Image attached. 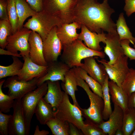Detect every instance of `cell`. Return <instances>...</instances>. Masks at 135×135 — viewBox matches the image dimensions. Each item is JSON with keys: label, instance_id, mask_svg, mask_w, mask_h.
<instances>
[{"label": "cell", "instance_id": "cell-47", "mask_svg": "<svg viewBox=\"0 0 135 135\" xmlns=\"http://www.w3.org/2000/svg\"><path fill=\"white\" fill-rule=\"evenodd\" d=\"M131 135H135V129L131 134Z\"/></svg>", "mask_w": 135, "mask_h": 135}, {"label": "cell", "instance_id": "cell-10", "mask_svg": "<svg viewBox=\"0 0 135 135\" xmlns=\"http://www.w3.org/2000/svg\"><path fill=\"white\" fill-rule=\"evenodd\" d=\"M128 58L124 56L120 58L114 64H109L106 60L102 58L98 62L105 66L109 78L121 87L122 83L129 70Z\"/></svg>", "mask_w": 135, "mask_h": 135}, {"label": "cell", "instance_id": "cell-18", "mask_svg": "<svg viewBox=\"0 0 135 135\" xmlns=\"http://www.w3.org/2000/svg\"><path fill=\"white\" fill-rule=\"evenodd\" d=\"M81 31L79 34L78 39L83 41L84 44L89 48L98 51H101L102 48L100 43L104 44L106 39V34L103 32L98 34L90 30L85 26L82 25Z\"/></svg>", "mask_w": 135, "mask_h": 135}, {"label": "cell", "instance_id": "cell-48", "mask_svg": "<svg viewBox=\"0 0 135 135\" xmlns=\"http://www.w3.org/2000/svg\"><path fill=\"white\" fill-rule=\"evenodd\" d=\"M134 48H135V44L134 45Z\"/></svg>", "mask_w": 135, "mask_h": 135}, {"label": "cell", "instance_id": "cell-8", "mask_svg": "<svg viewBox=\"0 0 135 135\" xmlns=\"http://www.w3.org/2000/svg\"><path fill=\"white\" fill-rule=\"evenodd\" d=\"M32 30L24 27L8 36L7 39V50L13 53L18 54L23 58L29 56L30 45L28 39Z\"/></svg>", "mask_w": 135, "mask_h": 135}, {"label": "cell", "instance_id": "cell-35", "mask_svg": "<svg viewBox=\"0 0 135 135\" xmlns=\"http://www.w3.org/2000/svg\"><path fill=\"white\" fill-rule=\"evenodd\" d=\"M12 34V27L9 20H0V46L4 49L7 44L8 37Z\"/></svg>", "mask_w": 135, "mask_h": 135}, {"label": "cell", "instance_id": "cell-12", "mask_svg": "<svg viewBox=\"0 0 135 135\" xmlns=\"http://www.w3.org/2000/svg\"><path fill=\"white\" fill-rule=\"evenodd\" d=\"M21 99L15 100L13 107V112L9 128L10 135H27L25 120Z\"/></svg>", "mask_w": 135, "mask_h": 135}, {"label": "cell", "instance_id": "cell-16", "mask_svg": "<svg viewBox=\"0 0 135 135\" xmlns=\"http://www.w3.org/2000/svg\"><path fill=\"white\" fill-rule=\"evenodd\" d=\"M114 105V110L108 120L98 126L106 135H115L118 130H122L124 111L119 106Z\"/></svg>", "mask_w": 135, "mask_h": 135}, {"label": "cell", "instance_id": "cell-28", "mask_svg": "<svg viewBox=\"0 0 135 135\" xmlns=\"http://www.w3.org/2000/svg\"><path fill=\"white\" fill-rule=\"evenodd\" d=\"M12 58L13 62L11 64L7 66L0 65V79L8 76H17L22 68L24 63L18 57L12 56Z\"/></svg>", "mask_w": 135, "mask_h": 135}, {"label": "cell", "instance_id": "cell-9", "mask_svg": "<svg viewBox=\"0 0 135 135\" xmlns=\"http://www.w3.org/2000/svg\"><path fill=\"white\" fill-rule=\"evenodd\" d=\"M38 79L25 81L19 80L17 76H10L5 80L3 87L8 88L7 94L13 99H21L27 93L37 88Z\"/></svg>", "mask_w": 135, "mask_h": 135}, {"label": "cell", "instance_id": "cell-11", "mask_svg": "<svg viewBox=\"0 0 135 135\" xmlns=\"http://www.w3.org/2000/svg\"><path fill=\"white\" fill-rule=\"evenodd\" d=\"M57 27L54 28L43 41V54L48 64L58 60L63 49L62 45L57 35Z\"/></svg>", "mask_w": 135, "mask_h": 135}, {"label": "cell", "instance_id": "cell-2", "mask_svg": "<svg viewBox=\"0 0 135 135\" xmlns=\"http://www.w3.org/2000/svg\"><path fill=\"white\" fill-rule=\"evenodd\" d=\"M74 69L78 86L85 91L90 102V106L87 109L80 108L82 116L86 119V122L98 126L104 121L103 113L104 104L103 99L90 89L86 82L80 76L77 67Z\"/></svg>", "mask_w": 135, "mask_h": 135}, {"label": "cell", "instance_id": "cell-26", "mask_svg": "<svg viewBox=\"0 0 135 135\" xmlns=\"http://www.w3.org/2000/svg\"><path fill=\"white\" fill-rule=\"evenodd\" d=\"M52 135H70L69 123L54 117L46 123Z\"/></svg>", "mask_w": 135, "mask_h": 135}, {"label": "cell", "instance_id": "cell-5", "mask_svg": "<svg viewBox=\"0 0 135 135\" xmlns=\"http://www.w3.org/2000/svg\"><path fill=\"white\" fill-rule=\"evenodd\" d=\"M79 0H43V10L56 17L61 24L74 22V8Z\"/></svg>", "mask_w": 135, "mask_h": 135}, {"label": "cell", "instance_id": "cell-42", "mask_svg": "<svg viewBox=\"0 0 135 135\" xmlns=\"http://www.w3.org/2000/svg\"><path fill=\"white\" fill-rule=\"evenodd\" d=\"M70 135H83L81 130L73 124L69 123Z\"/></svg>", "mask_w": 135, "mask_h": 135}, {"label": "cell", "instance_id": "cell-32", "mask_svg": "<svg viewBox=\"0 0 135 135\" xmlns=\"http://www.w3.org/2000/svg\"><path fill=\"white\" fill-rule=\"evenodd\" d=\"M7 13L12 27V34L18 30V18L15 4V0H7Z\"/></svg>", "mask_w": 135, "mask_h": 135}, {"label": "cell", "instance_id": "cell-6", "mask_svg": "<svg viewBox=\"0 0 135 135\" xmlns=\"http://www.w3.org/2000/svg\"><path fill=\"white\" fill-rule=\"evenodd\" d=\"M48 86L46 82L30 91L21 98V101L24 117L27 135L30 134L31 122L40 100L46 94Z\"/></svg>", "mask_w": 135, "mask_h": 135}, {"label": "cell", "instance_id": "cell-34", "mask_svg": "<svg viewBox=\"0 0 135 135\" xmlns=\"http://www.w3.org/2000/svg\"><path fill=\"white\" fill-rule=\"evenodd\" d=\"M121 88L128 97L135 91V69L130 68L122 83Z\"/></svg>", "mask_w": 135, "mask_h": 135}, {"label": "cell", "instance_id": "cell-4", "mask_svg": "<svg viewBox=\"0 0 135 135\" xmlns=\"http://www.w3.org/2000/svg\"><path fill=\"white\" fill-rule=\"evenodd\" d=\"M62 24L56 17L43 10L32 16L24 26L37 32L43 41L54 28Z\"/></svg>", "mask_w": 135, "mask_h": 135}, {"label": "cell", "instance_id": "cell-37", "mask_svg": "<svg viewBox=\"0 0 135 135\" xmlns=\"http://www.w3.org/2000/svg\"><path fill=\"white\" fill-rule=\"evenodd\" d=\"M12 116L0 111V132L2 135L8 134L9 126Z\"/></svg>", "mask_w": 135, "mask_h": 135}, {"label": "cell", "instance_id": "cell-19", "mask_svg": "<svg viewBox=\"0 0 135 135\" xmlns=\"http://www.w3.org/2000/svg\"><path fill=\"white\" fill-rule=\"evenodd\" d=\"M84 60V63L80 67L102 86L108 75L104 65L101 63L98 64L94 56L88 57Z\"/></svg>", "mask_w": 135, "mask_h": 135}, {"label": "cell", "instance_id": "cell-3", "mask_svg": "<svg viewBox=\"0 0 135 135\" xmlns=\"http://www.w3.org/2000/svg\"><path fill=\"white\" fill-rule=\"evenodd\" d=\"M63 51L60 56L61 61L66 64L71 68L80 67L82 60L91 56L104 58L105 54L102 51L91 49L86 46L82 41L77 39L72 44L63 47Z\"/></svg>", "mask_w": 135, "mask_h": 135}, {"label": "cell", "instance_id": "cell-24", "mask_svg": "<svg viewBox=\"0 0 135 135\" xmlns=\"http://www.w3.org/2000/svg\"><path fill=\"white\" fill-rule=\"evenodd\" d=\"M54 111L51 104L46 102L42 98L38 104L34 114L40 124L45 125L48 121L54 117Z\"/></svg>", "mask_w": 135, "mask_h": 135}, {"label": "cell", "instance_id": "cell-33", "mask_svg": "<svg viewBox=\"0 0 135 135\" xmlns=\"http://www.w3.org/2000/svg\"><path fill=\"white\" fill-rule=\"evenodd\" d=\"M0 81V111L4 113L10 112L12 108L14 100L8 94L4 93L2 87L5 81V79H1Z\"/></svg>", "mask_w": 135, "mask_h": 135}, {"label": "cell", "instance_id": "cell-43", "mask_svg": "<svg viewBox=\"0 0 135 135\" xmlns=\"http://www.w3.org/2000/svg\"><path fill=\"white\" fill-rule=\"evenodd\" d=\"M128 108L132 109L135 110V91L128 96Z\"/></svg>", "mask_w": 135, "mask_h": 135}, {"label": "cell", "instance_id": "cell-13", "mask_svg": "<svg viewBox=\"0 0 135 135\" xmlns=\"http://www.w3.org/2000/svg\"><path fill=\"white\" fill-rule=\"evenodd\" d=\"M23 59L24 60L23 66L17 76L19 80L28 81L35 78H38L46 72L48 65L42 66L35 63L31 60L29 56Z\"/></svg>", "mask_w": 135, "mask_h": 135}, {"label": "cell", "instance_id": "cell-21", "mask_svg": "<svg viewBox=\"0 0 135 135\" xmlns=\"http://www.w3.org/2000/svg\"><path fill=\"white\" fill-rule=\"evenodd\" d=\"M46 82L48 90L43 98L46 102L51 104L55 111L63 100L64 92L61 90L59 81L48 80Z\"/></svg>", "mask_w": 135, "mask_h": 135}, {"label": "cell", "instance_id": "cell-25", "mask_svg": "<svg viewBox=\"0 0 135 135\" xmlns=\"http://www.w3.org/2000/svg\"><path fill=\"white\" fill-rule=\"evenodd\" d=\"M15 4L18 18V30L23 28L24 23L26 19L32 16L37 12L33 10L24 0H15Z\"/></svg>", "mask_w": 135, "mask_h": 135}, {"label": "cell", "instance_id": "cell-45", "mask_svg": "<svg viewBox=\"0 0 135 135\" xmlns=\"http://www.w3.org/2000/svg\"><path fill=\"white\" fill-rule=\"evenodd\" d=\"M0 55H8L12 56H16L19 58L22 57V56L20 54H15L9 51L8 50H6L1 48H0Z\"/></svg>", "mask_w": 135, "mask_h": 135}, {"label": "cell", "instance_id": "cell-22", "mask_svg": "<svg viewBox=\"0 0 135 135\" xmlns=\"http://www.w3.org/2000/svg\"><path fill=\"white\" fill-rule=\"evenodd\" d=\"M109 92L114 104L120 106L123 110L128 109V96L122 88L110 80L108 81Z\"/></svg>", "mask_w": 135, "mask_h": 135}, {"label": "cell", "instance_id": "cell-44", "mask_svg": "<svg viewBox=\"0 0 135 135\" xmlns=\"http://www.w3.org/2000/svg\"><path fill=\"white\" fill-rule=\"evenodd\" d=\"M49 132L47 130H40L39 126L37 125L35 128L34 135H47L49 134Z\"/></svg>", "mask_w": 135, "mask_h": 135}, {"label": "cell", "instance_id": "cell-38", "mask_svg": "<svg viewBox=\"0 0 135 135\" xmlns=\"http://www.w3.org/2000/svg\"><path fill=\"white\" fill-rule=\"evenodd\" d=\"M130 41L127 39L120 40V44L124 55L129 58L130 60H135V48L130 46Z\"/></svg>", "mask_w": 135, "mask_h": 135}, {"label": "cell", "instance_id": "cell-1", "mask_svg": "<svg viewBox=\"0 0 135 135\" xmlns=\"http://www.w3.org/2000/svg\"><path fill=\"white\" fill-rule=\"evenodd\" d=\"M114 12L108 0H104L101 3L97 0H79L74 10V21L98 34L104 31L116 33V24L111 18Z\"/></svg>", "mask_w": 135, "mask_h": 135}, {"label": "cell", "instance_id": "cell-31", "mask_svg": "<svg viewBox=\"0 0 135 135\" xmlns=\"http://www.w3.org/2000/svg\"><path fill=\"white\" fill-rule=\"evenodd\" d=\"M79 74L86 82L89 87L94 93L101 97H103L102 90V86L98 82L88 74L86 72L80 67H78Z\"/></svg>", "mask_w": 135, "mask_h": 135}, {"label": "cell", "instance_id": "cell-20", "mask_svg": "<svg viewBox=\"0 0 135 135\" xmlns=\"http://www.w3.org/2000/svg\"><path fill=\"white\" fill-rule=\"evenodd\" d=\"M82 24L74 21L70 24H64L57 27L56 34L63 47L70 44L78 39L79 34L76 30L81 28Z\"/></svg>", "mask_w": 135, "mask_h": 135}, {"label": "cell", "instance_id": "cell-17", "mask_svg": "<svg viewBox=\"0 0 135 135\" xmlns=\"http://www.w3.org/2000/svg\"><path fill=\"white\" fill-rule=\"evenodd\" d=\"M30 45L29 56L35 63L42 66L48 65L43 54V40L37 32L32 31L28 39Z\"/></svg>", "mask_w": 135, "mask_h": 135}, {"label": "cell", "instance_id": "cell-30", "mask_svg": "<svg viewBox=\"0 0 135 135\" xmlns=\"http://www.w3.org/2000/svg\"><path fill=\"white\" fill-rule=\"evenodd\" d=\"M109 77L106 76L103 85L102 90L103 97L104 107L103 113L104 120H107L112 112L110 102V96L108 86Z\"/></svg>", "mask_w": 135, "mask_h": 135}, {"label": "cell", "instance_id": "cell-41", "mask_svg": "<svg viewBox=\"0 0 135 135\" xmlns=\"http://www.w3.org/2000/svg\"><path fill=\"white\" fill-rule=\"evenodd\" d=\"M0 20H9L7 13V1L0 0Z\"/></svg>", "mask_w": 135, "mask_h": 135}, {"label": "cell", "instance_id": "cell-7", "mask_svg": "<svg viewBox=\"0 0 135 135\" xmlns=\"http://www.w3.org/2000/svg\"><path fill=\"white\" fill-rule=\"evenodd\" d=\"M68 94L64 92L62 102L54 111V117L72 123L81 130L84 125L80 108L72 104Z\"/></svg>", "mask_w": 135, "mask_h": 135}, {"label": "cell", "instance_id": "cell-14", "mask_svg": "<svg viewBox=\"0 0 135 135\" xmlns=\"http://www.w3.org/2000/svg\"><path fill=\"white\" fill-rule=\"evenodd\" d=\"M104 52L108 57V63L110 64H114L120 58L124 56L120 43L118 35L116 32L106 34Z\"/></svg>", "mask_w": 135, "mask_h": 135}, {"label": "cell", "instance_id": "cell-27", "mask_svg": "<svg viewBox=\"0 0 135 135\" xmlns=\"http://www.w3.org/2000/svg\"><path fill=\"white\" fill-rule=\"evenodd\" d=\"M117 32L120 40L124 39L129 40L130 43L134 45L135 44V37H134L127 26L124 14L121 13L119 14L116 24Z\"/></svg>", "mask_w": 135, "mask_h": 135}, {"label": "cell", "instance_id": "cell-15", "mask_svg": "<svg viewBox=\"0 0 135 135\" xmlns=\"http://www.w3.org/2000/svg\"><path fill=\"white\" fill-rule=\"evenodd\" d=\"M48 66L45 74L38 79L37 86L47 80L52 81L61 80L65 82V75L70 68L66 63L58 60L48 64Z\"/></svg>", "mask_w": 135, "mask_h": 135}, {"label": "cell", "instance_id": "cell-39", "mask_svg": "<svg viewBox=\"0 0 135 135\" xmlns=\"http://www.w3.org/2000/svg\"><path fill=\"white\" fill-rule=\"evenodd\" d=\"M124 10L126 16L129 17L135 12V0H124Z\"/></svg>", "mask_w": 135, "mask_h": 135}, {"label": "cell", "instance_id": "cell-29", "mask_svg": "<svg viewBox=\"0 0 135 135\" xmlns=\"http://www.w3.org/2000/svg\"><path fill=\"white\" fill-rule=\"evenodd\" d=\"M135 129V110L128 108L124 111L122 130L124 135H131Z\"/></svg>", "mask_w": 135, "mask_h": 135}, {"label": "cell", "instance_id": "cell-36", "mask_svg": "<svg viewBox=\"0 0 135 135\" xmlns=\"http://www.w3.org/2000/svg\"><path fill=\"white\" fill-rule=\"evenodd\" d=\"M81 130L84 135H106L98 126L90 123H85Z\"/></svg>", "mask_w": 135, "mask_h": 135}, {"label": "cell", "instance_id": "cell-46", "mask_svg": "<svg viewBox=\"0 0 135 135\" xmlns=\"http://www.w3.org/2000/svg\"><path fill=\"white\" fill-rule=\"evenodd\" d=\"M115 135H124L123 132L122 130H118L116 132Z\"/></svg>", "mask_w": 135, "mask_h": 135}, {"label": "cell", "instance_id": "cell-23", "mask_svg": "<svg viewBox=\"0 0 135 135\" xmlns=\"http://www.w3.org/2000/svg\"><path fill=\"white\" fill-rule=\"evenodd\" d=\"M78 86L74 68H71L65 74V82L62 83L61 87L66 93L71 96L73 104L80 109L75 96V92L78 90Z\"/></svg>", "mask_w": 135, "mask_h": 135}, {"label": "cell", "instance_id": "cell-40", "mask_svg": "<svg viewBox=\"0 0 135 135\" xmlns=\"http://www.w3.org/2000/svg\"><path fill=\"white\" fill-rule=\"evenodd\" d=\"M30 7L36 12L43 10V0H26Z\"/></svg>", "mask_w": 135, "mask_h": 135}]
</instances>
